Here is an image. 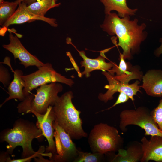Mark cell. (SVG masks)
Masks as SVG:
<instances>
[{
    "instance_id": "6da1fadb",
    "label": "cell",
    "mask_w": 162,
    "mask_h": 162,
    "mask_svg": "<svg viewBox=\"0 0 162 162\" xmlns=\"http://www.w3.org/2000/svg\"><path fill=\"white\" fill-rule=\"evenodd\" d=\"M138 20H130L129 16L120 18L116 14L110 12L106 14L101 27L109 35L116 34L118 42L116 45L123 50L124 58L130 60L133 55L140 52L142 42L146 38L147 33L144 30L146 27L144 23L138 24Z\"/></svg>"
},
{
    "instance_id": "7a4b0ae2",
    "label": "cell",
    "mask_w": 162,
    "mask_h": 162,
    "mask_svg": "<svg viewBox=\"0 0 162 162\" xmlns=\"http://www.w3.org/2000/svg\"><path fill=\"white\" fill-rule=\"evenodd\" d=\"M44 136L40 129L32 122L22 118L16 120L12 128L3 130L0 135L1 141H5L8 143L6 152L8 154L13 153L17 146L22 148V158H26L30 162L32 158L40 157L42 154L39 150L37 152L33 149L32 143L34 138L40 140Z\"/></svg>"
},
{
    "instance_id": "3957f363",
    "label": "cell",
    "mask_w": 162,
    "mask_h": 162,
    "mask_svg": "<svg viewBox=\"0 0 162 162\" xmlns=\"http://www.w3.org/2000/svg\"><path fill=\"white\" fill-rule=\"evenodd\" d=\"M73 93L71 91L65 92L58 97L52 106L55 119L58 124L72 139L79 140L87 137L84 130L80 115L81 112L73 103Z\"/></svg>"
},
{
    "instance_id": "277c9868",
    "label": "cell",
    "mask_w": 162,
    "mask_h": 162,
    "mask_svg": "<svg viewBox=\"0 0 162 162\" xmlns=\"http://www.w3.org/2000/svg\"><path fill=\"white\" fill-rule=\"evenodd\" d=\"M61 83L52 82L40 86L35 95L29 94L17 106L19 113H28L34 111L45 114L50 106H52L62 92L63 88Z\"/></svg>"
},
{
    "instance_id": "5b68a950",
    "label": "cell",
    "mask_w": 162,
    "mask_h": 162,
    "mask_svg": "<svg viewBox=\"0 0 162 162\" xmlns=\"http://www.w3.org/2000/svg\"><path fill=\"white\" fill-rule=\"evenodd\" d=\"M88 142L92 152L105 154L118 152L122 148L124 141L116 128L100 123L95 125L91 130Z\"/></svg>"
},
{
    "instance_id": "8992f818",
    "label": "cell",
    "mask_w": 162,
    "mask_h": 162,
    "mask_svg": "<svg viewBox=\"0 0 162 162\" xmlns=\"http://www.w3.org/2000/svg\"><path fill=\"white\" fill-rule=\"evenodd\" d=\"M119 127L124 132L128 125L138 126L144 130L145 135L162 136V131L154 120L150 112L146 107L141 106L135 110H125L120 113Z\"/></svg>"
},
{
    "instance_id": "52a82bcc",
    "label": "cell",
    "mask_w": 162,
    "mask_h": 162,
    "mask_svg": "<svg viewBox=\"0 0 162 162\" xmlns=\"http://www.w3.org/2000/svg\"><path fill=\"white\" fill-rule=\"evenodd\" d=\"M38 68V70L32 74L22 76L25 83L23 89L25 97L29 95L30 92L33 89L49 83L58 82L65 84L70 87L74 83L72 80L57 72L49 63H45Z\"/></svg>"
},
{
    "instance_id": "ba28073f",
    "label": "cell",
    "mask_w": 162,
    "mask_h": 162,
    "mask_svg": "<svg viewBox=\"0 0 162 162\" xmlns=\"http://www.w3.org/2000/svg\"><path fill=\"white\" fill-rule=\"evenodd\" d=\"M52 126L55 130L54 136L56 153L50 158V162H73L79 150L70 135L55 121Z\"/></svg>"
},
{
    "instance_id": "9c48e42d",
    "label": "cell",
    "mask_w": 162,
    "mask_h": 162,
    "mask_svg": "<svg viewBox=\"0 0 162 162\" xmlns=\"http://www.w3.org/2000/svg\"><path fill=\"white\" fill-rule=\"evenodd\" d=\"M102 73L106 77L109 85L104 87L105 88L108 89L106 92L104 94L100 93L98 94V98L100 101L106 103L113 99V95L115 93L123 92L134 102L135 100L134 96L137 95V92H141L140 90L141 86L139 85L140 82L138 80L133 84H126L117 80L113 75L107 71H102Z\"/></svg>"
},
{
    "instance_id": "30bf717a",
    "label": "cell",
    "mask_w": 162,
    "mask_h": 162,
    "mask_svg": "<svg viewBox=\"0 0 162 162\" xmlns=\"http://www.w3.org/2000/svg\"><path fill=\"white\" fill-rule=\"evenodd\" d=\"M36 20L44 21L54 27H56L58 26L55 19L36 15L28 9L27 4L24 2H21L14 14L2 26L0 29V35H4L10 25L31 22Z\"/></svg>"
},
{
    "instance_id": "8fae6325",
    "label": "cell",
    "mask_w": 162,
    "mask_h": 162,
    "mask_svg": "<svg viewBox=\"0 0 162 162\" xmlns=\"http://www.w3.org/2000/svg\"><path fill=\"white\" fill-rule=\"evenodd\" d=\"M10 43L4 44L3 47L11 52L14 59L18 58L20 63L26 68L30 66H35L38 68L43 66L44 63L40 61L36 56L28 51L22 45L18 38L10 32L9 35Z\"/></svg>"
},
{
    "instance_id": "7c38bea8",
    "label": "cell",
    "mask_w": 162,
    "mask_h": 162,
    "mask_svg": "<svg viewBox=\"0 0 162 162\" xmlns=\"http://www.w3.org/2000/svg\"><path fill=\"white\" fill-rule=\"evenodd\" d=\"M31 113L36 116L37 120L36 125L41 129L43 135L48 142V146L45 148V153H51L52 156L56 154V149L55 141L53 140L54 129L52 123L55 118L52 106L49 107L44 114H40L34 111H32Z\"/></svg>"
},
{
    "instance_id": "4fadbf2b",
    "label": "cell",
    "mask_w": 162,
    "mask_h": 162,
    "mask_svg": "<svg viewBox=\"0 0 162 162\" xmlns=\"http://www.w3.org/2000/svg\"><path fill=\"white\" fill-rule=\"evenodd\" d=\"M108 72L113 75L119 81L128 84L131 80L137 79L141 81L143 75L138 65L133 66L129 62H126L122 54L120 53V63L117 64Z\"/></svg>"
},
{
    "instance_id": "5bb4252c",
    "label": "cell",
    "mask_w": 162,
    "mask_h": 162,
    "mask_svg": "<svg viewBox=\"0 0 162 162\" xmlns=\"http://www.w3.org/2000/svg\"><path fill=\"white\" fill-rule=\"evenodd\" d=\"M67 40H68L67 42L70 43L75 47L83 59L80 64L81 67H84V70L80 73L81 76L84 75L86 77H88L90 76L92 72L96 70L108 72L116 64L114 62H106V58L104 55L105 51L101 52L100 56L96 58H89L86 56L84 51L78 50L71 41H70L68 39Z\"/></svg>"
},
{
    "instance_id": "9a60e30c",
    "label": "cell",
    "mask_w": 162,
    "mask_h": 162,
    "mask_svg": "<svg viewBox=\"0 0 162 162\" xmlns=\"http://www.w3.org/2000/svg\"><path fill=\"white\" fill-rule=\"evenodd\" d=\"M143 154L140 161L147 162L153 160L162 162V136H151L149 140L145 137L141 140Z\"/></svg>"
},
{
    "instance_id": "2e32d148",
    "label": "cell",
    "mask_w": 162,
    "mask_h": 162,
    "mask_svg": "<svg viewBox=\"0 0 162 162\" xmlns=\"http://www.w3.org/2000/svg\"><path fill=\"white\" fill-rule=\"evenodd\" d=\"M141 86L148 95L162 97V70H149L143 75Z\"/></svg>"
},
{
    "instance_id": "e0dca14e",
    "label": "cell",
    "mask_w": 162,
    "mask_h": 162,
    "mask_svg": "<svg viewBox=\"0 0 162 162\" xmlns=\"http://www.w3.org/2000/svg\"><path fill=\"white\" fill-rule=\"evenodd\" d=\"M143 154L141 143L134 141L126 149L121 148L111 160V162H137L140 161Z\"/></svg>"
},
{
    "instance_id": "ac0fdd59",
    "label": "cell",
    "mask_w": 162,
    "mask_h": 162,
    "mask_svg": "<svg viewBox=\"0 0 162 162\" xmlns=\"http://www.w3.org/2000/svg\"><path fill=\"white\" fill-rule=\"evenodd\" d=\"M23 75V72L21 70L16 69L14 71V79L8 88L9 96L0 105V107L7 101L12 99H18L21 101L24 100L25 97L23 89L25 83L22 78Z\"/></svg>"
},
{
    "instance_id": "d6986e66",
    "label": "cell",
    "mask_w": 162,
    "mask_h": 162,
    "mask_svg": "<svg viewBox=\"0 0 162 162\" xmlns=\"http://www.w3.org/2000/svg\"><path fill=\"white\" fill-rule=\"evenodd\" d=\"M104 6L105 14H109L112 10L117 11L121 18L127 16H133L137 10V9H131L128 6L126 0H100Z\"/></svg>"
},
{
    "instance_id": "ffe728a7",
    "label": "cell",
    "mask_w": 162,
    "mask_h": 162,
    "mask_svg": "<svg viewBox=\"0 0 162 162\" xmlns=\"http://www.w3.org/2000/svg\"><path fill=\"white\" fill-rule=\"evenodd\" d=\"M57 0H40L27 6L28 9L33 14L44 17L50 9L59 6L60 3H56Z\"/></svg>"
},
{
    "instance_id": "44dd1931",
    "label": "cell",
    "mask_w": 162,
    "mask_h": 162,
    "mask_svg": "<svg viewBox=\"0 0 162 162\" xmlns=\"http://www.w3.org/2000/svg\"><path fill=\"white\" fill-rule=\"evenodd\" d=\"M16 0L9 2L4 1L0 3V25L3 26L15 12L19 4Z\"/></svg>"
},
{
    "instance_id": "7402d4cb",
    "label": "cell",
    "mask_w": 162,
    "mask_h": 162,
    "mask_svg": "<svg viewBox=\"0 0 162 162\" xmlns=\"http://www.w3.org/2000/svg\"><path fill=\"white\" fill-rule=\"evenodd\" d=\"M104 154L79 151L78 154L73 162H101L104 160Z\"/></svg>"
},
{
    "instance_id": "603a6c76",
    "label": "cell",
    "mask_w": 162,
    "mask_h": 162,
    "mask_svg": "<svg viewBox=\"0 0 162 162\" xmlns=\"http://www.w3.org/2000/svg\"><path fill=\"white\" fill-rule=\"evenodd\" d=\"M151 114L159 128L162 131V99L160 100L157 106L151 112Z\"/></svg>"
},
{
    "instance_id": "cb8c5ba5",
    "label": "cell",
    "mask_w": 162,
    "mask_h": 162,
    "mask_svg": "<svg viewBox=\"0 0 162 162\" xmlns=\"http://www.w3.org/2000/svg\"><path fill=\"white\" fill-rule=\"evenodd\" d=\"M129 99H130L129 97L126 93L123 92H120L115 103L112 106L104 110H109L118 104L125 103Z\"/></svg>"
},
{
    "instance_id": "d4e9b609",
    "label": "cell",
    "mask_w": 162,
    "mask_h": 162,
    "mask_svg": "<svg viewBox=\"0 0 162 162\" xmlns=\"http://www.w3.org/2000/svg\"><path fill=\"white\" fill-rule=\"evenodd\" d=\"M160 41L161 42L160 46L154 52L155 56L158 57H159L160 55L162 54V38H160Z\"/></svg>"
},
{
    "instance_id": "484cf974",
    "label": "cell",
    "mask_w": 162,
    "mask_h": 162,
    "mask_svg": "<svg viewBox=\"0 0 162 162\" xmlns=\"http://www.w3.org/2000/svg\"><path fill=\"white\" fill-rule=\"evenodd\" d=\"M20 3L22 2H24L27 5H29L31 4L40 0H17Z\"/></svg>"
},
{
    "instance_id": "4316f807",
    "label": "cell",
    "mask_w": 162,
    "mask_h": 162,
    "mask_svg": "<svg viewBox=\"0 0 162 162\" xmlns=\"http://www.w3.org/2000/svg\"><path fill=\"white\" fill-rule=\"evenodd\" d=\"M4 0H0V3H1L4 1Z\"/></svg>"
},
{
    "instance_id": "83f0119b",
    "label": "cell",
    "mask_w": 162,
    "mask_h": 162,
    "mask_svg": "<svg viewBox=\"0 0 162 162\" xmlns=\"http://www.w3.org/2000/svg\"><path fill=\"white\" fill-rule=\"evenodd\" d=\"M41 147H44H44H43V146H42ZM44 149H45V148H44ZM44 154H45V153H44ZM45 154L44 156H45ZM24 162H25V161H24Z\"/></svg>"
},
{
    "instance_id": "f1b7e54d",
    "label": "cell",
    "mask_w": 162,
    "mask_h": 162,
    "mask_svg": "<svg viewBox=\"0 0 162 162\" xmlns=\"http://www.w3.org/2000/svg\"><path fill=\"white\" fill-rule=\"evenodd\" d=\"M43 147H44V146H43Z\"/></svg>"
}]
</instances>
